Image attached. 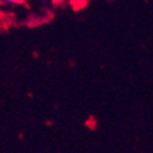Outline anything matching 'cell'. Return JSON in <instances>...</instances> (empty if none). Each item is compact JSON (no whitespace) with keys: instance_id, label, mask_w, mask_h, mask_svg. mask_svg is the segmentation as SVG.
I'll use <instances>...</instances> for the list:
<instances>
[{"instance_id":"obj_1","label":"cell","mask_w":153,"mask_h":153,"mask_svg":"<svg viewBox=\"0 0 153 153\" xmlns=\"http://www.w3.org/2000/svg\"><path fill=\"white\" fill-rule=\"evenodd\" d=\"M26 0H1L3 5H20L23 4Z\"/></svg>"}]
</instances>
